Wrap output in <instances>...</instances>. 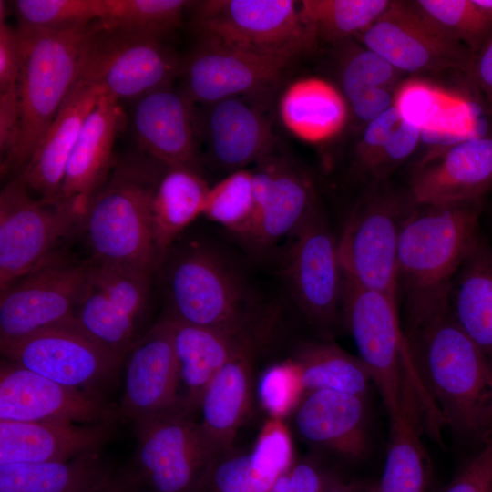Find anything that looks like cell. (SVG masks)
<instances>
[{
  "label": "cell",
  "instance_id": "cell-1",
  "mask_svg": "<svg viewBox=\"0 0 492 492\" xmlns=\"http://www.w3.org/2000/svg\"><path fill=\"white\" fill-rule=\"evenodd\" d=\"M448 282L405 290L406 348L436 417L461 439L482 445L492 436V366L455 321Z\"/></svg>",
  "mask_w": 492,
  "mask_h": 492
},
{
  "label": "cell",
  "instance_id": "cell-2",
  "mask_svg": "<svg viewBox=\"0 0 492 492\" xmlns=\"http://www.w3.org/2000/svg\"><path fill=\"white\" fill-rule=\"evenodd\" d=\"M166 167L151 158L117 162L89 199L83 226L92 259L156 272L159 257L152 229V200Z\"/></svg>",
  "mask_w": 492,
  "mask_h": 492
},
{
  "label": "cell",
  "instance_id": "cell-3",
  "mask_svg": "<svg viewBox=\"0 0 492 492\" xmlns=\"http://www.w3.org/2000/svg\"><path fill=\"white\" fill-rule=\"evenodd\" d=\"M159 271L165 315L201 326L249 323L263 312L238 268L215 247L200 241L167 251Z\"/></svg>",
  "mask_w": 492,
  "mask_h": 492
},
{
  "label": "cell",
  "instance_id": "cell-4",
  "mask_svg": "<svg viewBox=\"0 0 492 492\" xmlns=\"http://www.w3.org/2000/svg\"><path fill=\"white\" fill-rule=\"evenodd\" d=\"M90 26L57 32L18 23L22 135L15 155L1 169L2 174L16 170L19 174L31 159L77 81L80 53Z\"/></svg>",
  "mask_w": 492,
  "mask_h": 492
},
{
  "label": "cell",
  "instance_id": "cell-5",
  "mask_svg": "<svg viewBox=\"0 0 492 492\" xmlns=\"http://www.w3.org/2000/svg\"><path fill=\"white\" fill-rule=\"evenodd\" d=\"M341 311L358 357L370 373L389 418L394 419L410 396L421 393L400 326L396 302L343 275Z\"/></svg>",
  "mask_w": 492,
  "mask_h": 492
},
{
  "label": "cell",
  "instance_id": "cell-6",
  "mask_svg": "<svg viewBox=\"0 0 492 492\" xmlns=\"http://www.w3.org/2000/svg\"><path fill=\"white\" fill-rule=\"evenodd\" d=\"M137 439L125 476L138 492H196L218 452L181 406L133 421Z\"/></svg>",
  "mask_w": 492,
  "mask_h": 492
},
{
  "label": "cell",
  "instance_id": "cell-7",
  "mask_svg": "<svg viewBox=\"0 0 492 492\" xmlns=\"http://www.w3.org/2000/svg\"><path fill=\"white\" fill-rule=\"evenodd\" d=\"M415 204L387 182L366 186L338 239L343 277L396 302L399 234Z\"/></svg>",
  "mask_w": 492,
  "mask_h": 492
},
{
  "label": "cell",
  "instance_id": "cell-8",
  "mask_svg": "<svg viewBox=\"0 0 492 492\" xmlns=\"http://www.w3.org/2000/svg\"><path fill=\"white\" fill-rule=\"evenodd\" d=\"M483 201L415 204L401 227L397 266L405 290L449 282L481 234Z\"/></svg>",
  "mask_w": 492,
  "mask_h": 492
},
{
  "label": "cell",
  "instance_id": "cell-9",
  "mask_svg": "<svg viewBox=\"0 0 492 492\" xmlns=\"http://www.w3.org/2000/svg\"><path fill=\"white\" fill-rule=\"evenodd\" d=\"M180 67L163 37L108 27L97 20L81 49L77 81L101 87L119 100H136L171 85Z\"/></svg>",
  "mask_w": 492,
  "mask_h": 492
},
{
  "label": "cell",
  "instance_id": "cell-10",
  "mask_svg": "<svg viewBox=\"0 0 492 492\" xmlns=\"http://www.w3.org/2000/svg\"><path fill=\"white\" fill-rule=\"evenodd\" d=\"M87 203L80 198L34 199L18 178L0 193V291L83 225Z\"/></svg>",
  "mask_w": 492,
  "mask_h": 492
},
{
  "label": "cell",
  "instance_id": "cell-11",
  "mask_svg": "<svg viewBox=\"0 0 492 492\" xmlns=\"http://www.w3.org/2000/svg\"><path fill=\"white\" fill-rule=\"evenodd\" d=\"M90 269L56 249L0 291V344L74 322Z\"/></svg>",
  "mask_w": 492,
  "mask_h": 492
},
{
  "label": "cell",
  "instance_id": "cell-12",
  "mask_svg": "<svg viewBox=\"0 0 492 492\" xmlns=\"http://www.w3.org/2000/svg\"><path fill=\"white\" fill-rule=\"evenodd\" d=\"M200 42L253 51L302 53L313 38L293 0H207L196 5Z\"/></svg>",
  "mask_w": 492,
  "mask_h": 492
},
{
  "label": "cell",
  "instance_id": "cell-13",
  "mask_svg": "<svg viewBox=\"0 0 492 492\" xmlns=\"http://www.w3.org/2000/svg\"><path fill=\"white\" fill-rule=\"evenodd\" d=\"M0 351L3 359L97 396H101V389L116 380L124 363L75 321L0 344Z\"/></svg>",
  "mask_w": 492,
  "mask_h": 492
},
{
  "label": "cell",
  "instance_id": "cell-14",
  "mask_svg": "<svg viewBox=\"0 0 492 492\" xmlns=\"http://www.w3.org/2000/svg\"><path fill=\"white\" fill-rule=\"evenodd\" d=\"M356 36L365 48L402 72L474 74L477 56L426 17L415 1H392Z\"/></svg>",
  "mask_w": 492,
  "mask_h": 492
},
{
  "label": "cell",
  "instance_id": "cell-15",
  "mask_svg": "<svg viewBox=\"0 0 492 492\" xmlns=\"http://www.w3.org/2000/svg\"><path fill=\"white\" fill-rule=\"evenodd\" d=\"M286 279L302 313L324 333L333 327L342 302L343 271L338 239L319 206L290 235Z\"/></svg>",
  "mask_w": 492,
  "mask_h": 492
},
{
  "label": "cell",
  "instance_id": "cell-16",
  "mask_svg": "<svg viewBox=\"0 0 492 492\" xmlns=\"http://www.w3.org/2000/svg\"><path fill=\"white\" fill-rule=\"evenodd\" d=\"M301 53L263 52L200 42L181 62L185 96L209 105L236 96H262L275 86Z\"/></svg>",
  "mask_w": 492,
  "mask_h": 492
},
{
  "label": "cell",
  "instance_id": "cell-17",
  "mask_svg": "<svg viewBox=\"0 0 492 492\" xmlns=\"http://www.w3.org/2000/svg\"><path fill=\"white\" fill-rule=\"evenodd\" d=\"M0 420L81 425L118 421L116 406L107 404L101 396L62 385L3 358Z\"/></svg>",
  "mask_w": 492,
  "mask_h": 492
},
{
  "label": "cell",
  "instance_id": "cell-18",
  "mask_svg": "<svg viewBox=\"0 0 492 492\" xmlns=\"http://www.w3.org/2000/svg\"><path fill=\"white\" fill-rule=\"evenodd\" d=\"M256 164L251 171L254 207L241 239L260 253L290 236L320 204L311 178L287 159L272 153Z\"/></svg>",
  "mask_w": 492,
  "mask_h": 492
},
{
  "label": "cell",
  "instance_id": "cell-19",
  "mask_svg": "<svg viewBox=\"0 0 492 492\" xmlns=\"http://www.w3.org/2000/svg\"><path fill=\"white\" fill-rule=\"evenodd\" d=\"M492 190V136L429 149L416 163L409 195L417 205L483 201Z\"/></svg>",
  "mask_w": 492,
  "mask_h": 492
},
{
  "label": "cell",
  "instance_id": "cell-20",
  "mask_svg": "<svg viewBox=\"0 0 492 492\" xmlns=\"http://www.w3.org/2000/svg\"><path fill=\"white\" fill-rule=\"evenodd\" d=\"M124 362V391L116 406L118 421L133 422L180 406L172 331L165 315L133 344Z\"/></svg>",
  "mask_w": 492,
  "mask_h": 492
},
{
  "label": "cell",
  "instance_id": "cell-21",
  "mask_svg": "<svg viewBox=\"0 0 492 492\" xmlns=\"http://www.w3.org/2000/svg\"><path fill=\"white\" fill-rule=\"evenodd\" d=\"M131 125L141 150L166 168L200 172L194 104L171 85L136 99Z\"/></svg>",
  "mask_w": 492,
  "mask_h": 492
},
{
  "label": "cell",
  "instance_id": "cell-22",
  "mask_svg": "<svg viewBox=\"0 0 492 492\" xmlns=\"http://www.w3.org/2000/svg\"><path fill=\"white\" fill-rule=\"evenodd\" d=\"M271 325L265 314L216 373L202 396L200 425L219 455L233 448L236 434L250 412L255 357Z\"/></svg>",
  "mask_w": 492,
  "mask_h": 492
},
{
  "label": "cell",
  "instance_id": "cell-23",
  "mask_svg": "<svg viewBox=\"0 0 492 492\" xmlns=\"http://www.w3.org/2000/svg\"><path fill=\"white\" fill-rule=\"evenodd\" d=\"M252 97H230L196 111L199 138L212 161L231 172L269 156L275 144L269 119Z\"/></svg>",
  "mask_w": 492,
  "mask_h": 492
},
{
  "label": "cell",
  "instance_id": "cell-24",
  "mask_svg": "<svg viewBox=\"0 0 492 492\" xmlns=\"http://www.w3.org/2000/svg\"><path fill=\"white\" fill-rule=\"evenodd\" d=\"M298 435L307 443L358 461L369 450L365 396L320 389L304 393L293 411Z\"/></svg>",
  "mask_w": 492,
  "mask_h": 492
},
{
  "label": "cell",
  "instance_id": "cell-25",
  "mask_svg": "<svg viewBox=\"0 0 492 492\" xmlns=\"http://www.w3.org/2000/svg\"><path fill=\"white\" fill-rule=\"evenodd\" d=\"M233 326H201L165 315L170 323L178 364L179 400L190 415L200 411L202 396L238 345L264 316Z\"/></svg>",
  "mask_w": 492,
  "mask_h": 492
},
{
  "label": "cell",
  "instance_id": "cell-26",
  "mask_svg": "<svg viewBox=\"0 0 492 492\" xmlns=\"http://www.w3.org/2000/svg\"><path fill=\"white\" fill-rule=\"evenodd\" d=\"M104 94L107 92L98 86L79 81L73 85L28 163L16 176L29 192L39 198L61 195L70 153L86 118Z\"/></svg>",
  "mask_w": 492,
  "mask_h": 492
},
{
  "label": "cell",
  "instance_id": "cell-27",
  "mask_svg": "<svg viewBox=\"0 0 492 492\" xmlns=\"http://www.w3.org/2000/svg\"><path fill=\"white\" fill-rule=\"evenodd\" d=\"M293 463L288 429L271 418L250 452L231 448L218 456L196 492H270Z\"/></svg>",
  "mask_w": 492,
  "mask_h": 492
},
{
  "label": "cell",
  "instance_id": "cell-28",
  "mask_svg": "<svg viewBox=\"0 0 492 492\" xmlns=\"http://www.w3.org/2000/svg\"><path fill=\"white\" fill-rule=\"evenodd\" d=\"M113 429L114 423L0 420V465L67 461L98 450Z\"/></svg>",
  "mask_w": 492,
  "mask_h": 492
},
{
  "label": "cell",
  "instance_id": "cell-29",
  "mask_svg": "<svg viewBox=\"0 0 492 492\" xmlns=\"http://www.w3.org/2000/svg\"><path fill=\"white\" fill-rule=\"evenodd\" d=\"M119 99L104 94L86 118L67 160L61 195L87 204L107 181L117 159L113 148L126 116Z\"/></svg>",
  "mask_w": 492,
  "mask_h": 492
},
{
  "label": "cell",
  "instance_id": "cell-30",
  "mask_svg": "<svg viewBox=\"0 0 492 492\" xmlns=\"http://www.w3.org/2000/svg\"><path fill=\"white\" fill-rule=\"evenodd\" d=\"M453 317L492 366V248L476 240L448 282Z\"/></svg>",
  "mask_w": 492,
  "mask_h": 492
},
{
  "label": "cell",
  "instance_id": "cell-31",
  "mask_svg": "<svg viewBox=\"0 0 492 492\" xmlns=\"http://www.w3.org/2000/svg\"><path fill=\"white\" fill-rule=\"evenodd\" d=\"M420 141V130L392 106L366 124L354 150V173L365 186L386 183Z\"/></svg>",
  "mask_w": 492,
  "mask_h": 492
},
{
  "label": "cell",
  "instance_id": "cell-32",
  "mask_svg": "<svg viewBox=\"0 0 492 492\" xmlns=\"http://www.w3.org/2000/svg\"><path fill=\"white\" fill-rule=\"evenodd\" d=\"M280 113L283 124L295 136L309 142H321L342 130L348 106L342 92L331 83L319 77H305L285 90Z\"/></svg>",
  "mask_w": 492,
  "mask_h": 492
},
{
  "label": "cell",
  "instance_id": "cell-33",
  "mask_svg": "<svg viewBox=\"0 0 492 492\" xmlns=\"http://www.w3.org/2000/svg\"><path fill=\"white\" fill-rule=\"evenodd\" d=\"M98 451L67 461L0 465V492H95L113 477Z\"/></svg>",
  "mask_w": 492,
  "mask_h": 492
},
{
  "label": "cell",
  "instance_id": "cell-34",
  "mask_svg": "<svg viewBox=\"0 0 492 492\" xmlns=\"http://www.w3.org/2000/svg\"><path fill=\"white\" fill-rule=\"evenodd\" d=\"M209 189L198 171L165 168L152 200L153 236L160 262L183 231L202 215Z\"/></svg>",
  "mask_w": 492,
  "mask_h": 492
},
{
  "label": "cell",
  "instance_id": "cell-35",
  "mask_svg": "<svg viewBox=\"0 0 492 492\" xmlns=\"http://www.w3.org/2000/svg\"><path fill=\"white\" fill-rule=\"evenodd\" d=\"M419 402L409 398L402 412L390 419V434L379 492H425L430 466L419 437Z\"/></svg>",
  "mask_w": 492,
  "mask_h": 492
},
{
  "label": "cell",
  "instance_id": "cell-36",
  "mask_svg": "<svg viewBox=\"0 0 492 492\" xmlns=\"http://www.w3.org/2000/svg\"><path fill=\"white\" fill-rule=\"evenodd\" d=\"M400 72L365 47L345 58L340 77L341 92L356 118L367 124L393 106Z\"/></svg>",
  "mask_w": 492,
  "mask_h": 492
},
{
  "label": "cell",
  "instance_id": "cell-37",
  "mask_svg": "<svg viewBox=\"0 0 492 492\" xmlns=\"http://www.w3.org/2000/svg\"><path fill=\"white\" fill-rule=\"evenodd\" d=\"M293 360L300 368L304 393L327 389L366 396L373 383L359 357L332 343H304Z\"/></svg>",
  "mask_w": 492,
  "mask_h": 492
},
{
  "label": "cell",
  "instance_id": "cell-38",
  "mask_svg": "<svg viewBox=\"0 0 492 492\" xmlns=\"http://www.w3.org/2000/svg\"><path fill=\"white\" fill-rule=\"evenodd\" d=\"M418 128L421 140L430 149L484 136L477 105L434 84L428 90Z\"/></svg>",
  "mask_w": 492,
  "mask_h": 492
},
{
  "label": "cell",
  "instance_id": "cell-39",
  "mask_svg": "<svg viewBox=\"0 0 492 492\" xmlns=\"http://www.w3.org/2000/svg\"><path fill=\"white\" fill-rule=\"evenodd\" d=\"M388 0H303L299 17L313 40H343L357 35L390 5Z\"/></svg>",
  "mask_w": 492,
  "mask_h": 492
},
{
  "label": "cell",
  "instance_id": "cell-40",
  "mask_svg": "<svg viewBox=\"0 0 492 492\" xmlns=\"http://www.w3.org/2000/svg\"><path fill=\"white\" fill-rule=\"evenodd\" d=\"M152 274L138 266L91 258L92 281L124 316L140 328L149 311Z\"/></svg>",
  "mask_w": 492,
  "mask_h": 492
},
{
  "label": "cell",
  "instance_id": "cell-41",
  "mask_svg": "<svg viewBox=\"0 0 492 492\" xmlns=\"http://www.w3.org/2000/svg\"><path fill=\"white\" fill-rule=\"evenodd\" d=\"M421 12L474 56L492 39V15L474 0H418Z\"/></svg>",
  "mask_w": 492,
  "mask_h": 492
},
{
  "label": "cell",
  "instance_id": "cell-42",
  "mask_svg": "<svg viewBox=\"0 0 492 492\" xmlns=\"http://www.w3.org/2000/svg\"><path fill=\"white\" fill-rule=\"evenodd\" d=\"M193 2L185 0H104L100 23L163 37L177 28L184 10Z\"/></svg>",
  "mask_w": 492,
  "mask_h": 492
},
{
  "label": "cell",
  "instance_id": "cell-43",
  "mask_svg": "<svg viewBox=\"0 0 492 492\" xmlns=\"http://www.w3.org/2000/svg\"><path fill=\"white\" fill-rule=\"evenodd\" d=\"M253 207L252 172L239 169L210 187L202 215L241 238L249 227Z\"/></svg>",
  "mask_w": 492,
  "mask_h": 492
},
{
  "label": "cell",
  "instance_id": "cell-44",
  "mask_svg": "<svg viewBox=\"0 0 492 492\" xmlns=\"http://www.w3.org/2000/svg\"><path fill=\"white\" fill-rule=\"evenodd\" d=\"M19 24L51 31L84 28L104 15V0H18Z\"/></svg>",
  "mask_w": 492,
  "mask_h": 492
},
{
  "label": "cell",
  "instance_id": "cell-45",
  "mask_svg": "<svg viewBox=\"0 0 492 492\" xmlns=\"http://www.w3.org/2000/svg\"><path fill=\"white\" fill-rule=\"evenodd\" d=\"M303 395L300 368L293 359L268 367L259 378V400L271 418L282 419L293 413Z\"/></svg>",
  "mask_w": 492,
  "mask_h": 492
},
{
  "label": "cell",
  "instance_id": "cell-46",
  "mask_svg": "<svg viewBox=\"0 0 492 492\" xmlns=\"http://www.w3.org/2000/svg\"><path fill=\"white\" fill-rule=\"evenodd\" d=\"M22 135V109L18 83L0 91L1 169L15 155Z\"/></svg>",
  "mask_w": 492,
  "mask_h": 492
},
{
  "label": "cell",
  "instance_id": "cell-47",
  "mask_svg": "<svg viewBox=\"0 0 492 492\" xmlns=\"http://www.w3.org/2000/svg\"><path fill=\"white\" fill-rule=\"evenodd\" d=\"M441 492H492V436Z\"/></svg>",
  "mask_w": 492,
  "mask_h": 492
},
{
  "label": "cell",
  "instance_id": "cell-48",
  "mask_svg": "<svg viewBox=\"0 0 492 492\" xmlns=\"http://www.w3.org/2000/svg\"><path fill=\"white\" fill-rule=\"evenodd\" d=\"M337 479L311 459L294 461L278 477L270 492H323Z\"/></svg>",
  "mask_w": 492,
  "mask_h": 492
},
{
  "label": "cell",
  "instance_id": "cell-49",
  "mask_svg": "<svg viewBox=\"0 0 492 492\" xmlns=\"http://www.w3.org/2000/svg\"><path fill=\"white\" fill-rule=\"evenodd\" d=\"M21 64L18 32L5 21L0 22V91L18 83Z\"/></svg>",
  "mask_w": 492,
  "mask_h": 492
},
{
  "label": "cell",
  "instance_id": "cell-50",
  "mask_svg": "<svg viewBox=\"0 0 492 492\" xmlns=\"http://www.w3.org/2000/svg\"><path fill=\"white\" fill-rule=\"evenodd\" d=\"M474 77L487 99L492 103V39L477 58Z\"/></svg>",
  "mask_w": 492,
  "mask_h": 492
},
{
  "label": "cell",
  "instance_id": "cell-51",
  "mask_svg": "<svg viewBox=\"0 0 492 492\" xmlns=\"http://www.w3.org/2000/svg\"><path fill=\"white\" fill-rule=\"evenodd\" d=\"M323 492H379V489L378 482L375 481L344 483L337 479Z\"/></svg>",
  "mask_w": 492,
  "mask_h": 492
},
{
  "label": "cell",
  "instance_id": "cell-52",
  "mask_svg": "<svg viewBox=\"0 0 492 492\" xmlns=\"http://www.w3.org/2000/svg\"><path fill=\"white\" fill-rule=\"evenodd\" d=\"M95 492H138L125 474L112 477L106 484Z\"/></svg>",
  "mask_w": 492,
  "mask_h": 492
},
{
  "label": "cell",
  "instance_id": "cell-53",
  "mask_svg": "<svg viewBox=\"0 0 492 492\" xmlns=\"http://www.w3.org/2000/svg\"><path fill=\"white\" fill-rule=\"evenodd\" d=\"M481 8L492 15V0H474Z\"/></svg>",
  "mask_w": 492,
  "mask_h": 492
},
{
  "label": "cell",
  "instance_id": "cell-54",
  "mask_svg": "<svg viewBox=\"0 0 492 492\" xmlns=\"http://www.w3.org/2000/svg\"><path fill=\"white\" fill-rule=\"evenodd\" d=\"M491 213H492V207H491Z\"/></svg>",
  "mask_w": 492,
  "mask_h": 492
}]
</instances>
